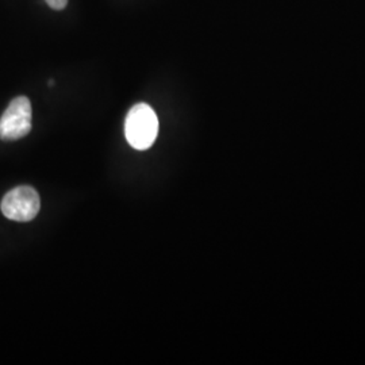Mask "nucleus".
Masks as SVG:
<instances>
[{"label": "nucleus", "mask_w": 365, "mask_h": 365, "mask_svg": "<svg viewBox=\"0 0 365 365\" xmlns=\"http://www.w3.org/2000/svg\"><path fill=\"white\" fill-rule=\"evenodd\" d=\"M125 135L134 149H149L158 135V118L155 110L146 103L133 106L125 120Z\"/></svg>", "instance_id": "1"}, {"label": "nucleus", "mask_w": 365, "mask_h": 365, "mask_svg": "<svg viewBox=\"0 0 365 365\" xmlns=\"http://www.w3.org/2000/svg\"><path fill=\"white\" fill-rule=\"evenodd\" d=\"M0 209L10 221H33L41 209L38 192L30 185L15 187L1 199Z\"/></svg>", "instance_id": "2"}, {"label": "nucleus", "mask_w": 365, "mask_h": 365, "mask_svg": "<svg viewBox=\"0 0 365 365\" xmlns=\"http://www.w3.org/2000/svg\"><path fill=\"white\" fill-rule=\"evenodd\" d=\"M31 103L26 96L11 101L0 118V138L3 141H16L31 130Z\"/></svg>", "instance_id": "3"}, {"label": "nucleus", "mask_w": 365, "mask_h": 365, "mask_svg": "<svg viewBox=\"0 0 365 365\" xmlns=\"http://www.w3.org/2000/svg\"><path fill=\"white\" fill-rule=\"evenodd\" d=\"M45 1L48 3L49 7H52L53 10H63L68 4V0H45Z\"/></svg>", "instance_id": "4"}]
</instances>
